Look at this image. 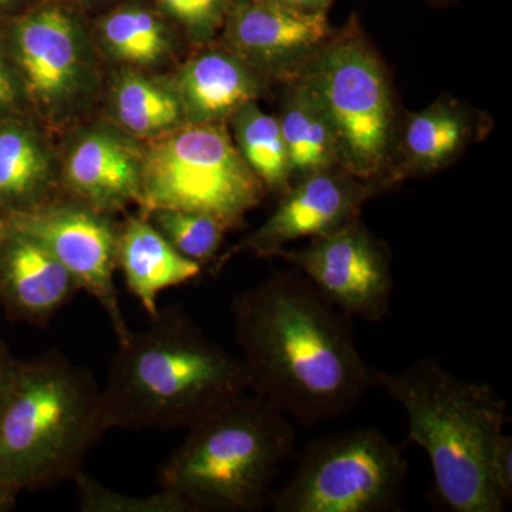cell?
<instances>
[{"instance_id":"2","label":"cell","mask_w":512,"mask_h":512,"mask_svg":"<svg viewBox=\"0 0 512 512\" xmlns=\"http://www.w3.org/2000/svg\"><path fill=\"white\" fill-rule=\"evenodd\" d=\"M232 355L177 306L117 343L104 389L109 429H190L248 393Z\"/></svg>"},{"instance_id":"31","label":"cell","mask_w":512,"mask_h":512,"mask_svg":"<svg viewBox=\"0 0 512 512\" xmlns=\"http://www.w3.org/2000/svg\"><path fill=\"white\" fill-rule=\"evenodd\" d=\"M16 495L18 493L15 490H12L8 485L0 483V512L8 511L15 505Z\"/></svg>"},{"instance_id":"17","label":"cell","mask_w":512,"mask_h":512,"mask_svg":"<svg viewBox=\"0 0 512 512\" xmlns=\"http://www.w3.org/2000/svg\"><path fill=\"white\" fill-rule=\"evenodd\" d=\"M117 268L128 291L151 318H156L158 296L200 278L204 268L175 251L151 225L146 215L128 218L119 228Z\"/></svg>"},{"instance_id":"34","label":"cell","mask_w":512,"mask_h":512,"mask_svg":"<svg viewBox=\"0 0 512 512\" xmlns=\"http://www.w3.org/2000/svg\"><path fill=\"white\" fill-rule=\"evenodd\" d=\"M429 2L437 3V5H441V3H448L451 0H429Z\"/></svg>"},{"instance_id":"1","label":"cell","mask_w":512,"mask_h":512,"mask_svg":"<svg viewBox=\"0 0 512 512\" xmlns=\"http://www.w3.org/2000/svg\"><path fill=\"white\" fill-rule=\"evenodd\" d=\"M231 312L249 392L301 426L338 419L375 386L352 319L299 272L238 293Z\"/></svg>"},{"instance_id":"19","label":"cell","mask_w":512,"mask_h":512,"mask_svg":"<svg viewBox=\"0 0 512 512\" xmlns=\"http://www.w3.org/2000/svg\"><path fill=\"white\" fill-rule=\"evenodd\" d=\"M288 83L278 120L288 150L292 180L340 168L338 140L319 97L302 77Z\"/></svg>"},{"instance_id":"4","label":"cell","mask_w":512,"mask_h":512,"mask_svg":"<svg viewBox=\"0 0 512 512\" xmlns=\"http://www.w3.org/2000/svg\"><path fill=\"white\" fill-rule=\"evenodd\" d=\"M107 430L89 370L56 350L19 360L0 407V483L19 494L73 480Z\"/></svg>"},{"instance_id":"15","label":"cell","mask_w":512,"mask_h":512,"mask_svg":"<svg viewBox=\"0 0 512 512\" xmlns=\"http://www.w3.org/2000/svg\"><path fill=\"white\" fill-rule=\"evenodd\" d=\"M143 150L110 127L83 131L63 165V184L73 201L113 214L140 204Z\"/></svg>"},{"instance_id":"18","label":"cell","mask_w":512,"mask_h":512,"mask_svg":"<svg viewBox=\"0 0 512 512\" xmlns=\"http://www.w3.org/2000/svg\"><path fill=\"white\" fill-rule=\"evenodd\" d=\"M56 165L45 138L18 114L0 119V215L29 214L55 201Z\"/></svg>"},{"instance_id":"32","label":"cell","mask_w":512,"mask_h":512,"mask_svg":"<svg viewBox=\"0 0 512 512\" xmlns=\"http://www.w3.org/2000/svg\"><path fill=\"white\" fill-rule=\"evenodd\" d=\"M5 225V218H3L2 215H0V238H2L3 231H5Z\"/></svg>"},{"instance_id":"11","label":"cell","mask_w":512,"mask_h":512,"mask_svg":"<svg viewBox=\"0 0 512 512\" xmlns=\"http://www.w3.org/2000/svg\"><path fill=\"white\" fill-rule=\"evenodd\" d=\"M39 239L106 313L117 343L131 332L121 311L114 274L119 227L110 214L82 202L55 200L29 214L5 218Z\"/></svg>"},{"instance_id":"21","label":"cell","mask_w":512,"mask_h":512,"mask_svg":"<svg viewBox=\"0 0 512 512\" xmlns=\"http://www.w3.org/2000/svg\"><path fill=\"white\" fill-rule=\"evenodd\" d=\"M114 117L131 136L157 138L187 124L174 80L126 70L111 87Z\"/></svg>"},{"instance_id":"6","label":"cell","mask_w":512,"mask_h":512,"mask_svg":"<svg viewBox=\"0 0 512 512\" xmlns=\"http://www.w3.org/2000/svg\"><path fill=\"white\" fill-rule=\"evenodd\" d=\"M266 191L239 153L227 123H187L143 148L141 212H198L232 229L261 204Z\"/></svg>"},{"instance_id":"5","label":"cell","mask_w":512,"mask_h":512,"mask_svg":"<svg viewBox=\"0 0 512 512\" xmlns=\"http://www.w3.org/2000/svg\"><path fill=\"white\" fill-rule=\"evenodd\" d=\"M291 420L248 392L188 429L158 473L192 512H255L271 504L279 467L295 450Z\"/></svg>"},{"instance_id":"14","label":"cell","mask_w":512,"mask_h":512,"mask_svg":"<svg viewBox=\"0 0 512 512\" xmlns=\"http://www.w3.org/2000/svg\"><path fill=\"white\" fill-rule=\"evenodd\" d=\"M5 222L0 238V303L12 319L47 326L80 286L39 239Z\"/></svg>"},{"instance_id":"16","label":"cell","mask_w":512,"mask_h":512,"mask_svg":"<svg viewBox=\"0 0 512 512\" xmlns=\"http://www.w3.org/2000/svg\"><path fill=\"white\" fill-rule=\"evenodd\" d=\"M266 79L222 47L192 57L174 83L188 124L227 123L261 97Z\"/></svg>"},{"instance_id":"33","label":"cell","mask_w":512,"mask_h":512,"mask_svg":"<svg viewBox=\"0 0 512 512\" xmlns=\"http://www.w3.org/2000/svg\"><path fill=\"white\" fill-rule=\"evenodd\" d=\"M13 2H15V0H0V8H5V6H8Z\"/></svg>"},{"instance_id":"28","label":"cell","mask_w":512,"mask_h":512,"mask_svg":"<svg viewBox=\"0 0 512 512\" xmlns=\"http://www.w3.org/2000/svg\"><path fill=\"white\" fill-rule=\"evenodd\" d=\"M491 477L495 490L507 507L512 500V437L501 434L491 458Z\"/></svg>"},{"instance_id":"13","label":"cell","mask_w":512,"mask_h":512,"mask_svg":"<svg viewBox=\"0 0 512 512\" xmlns=\"http://www.w3.org/2000/svg\"><path fill=\"white\" fill-rule=\"evenodd\" d=\"M335 30L325 13H305L275 0H237L224 22V47L268 79L301 76Z\"/></svg>"},{"instance_id":"3","label":"cell","mask_w":512,"mask_h":512,"mask_svg":"<svg viewBox=\"0 0 512 512\" xmlns=\"http://www.w3.org/2000/svg\"><path fill=\"white\" fill-rule=\"evenodd\" d=\"M373 382L406 410L409 439L429 456L434 487L446 507L505 510L491 458L510 414L490 384L460 379L431 357L399 373L373 369Z\"/></svg>"},{"instance_id":"27","label":"cell","mask_w":512,"mask_h":512,"mask_svg":"<svg viewBox=\"0 0 512 512\" xmlns=\"http://www.w3.org/2000/svg\"><path fill=\"white\" fill-rule=\"evenodd\" d=\"M25 101L22 83L0 36V119L18 114Z\"/></svg>"},{"instance_id":"8","label":"cell","mask_w":512,"mask_h":512,"mask_svg":"<svg viewBox=\"0 0 512 512\" xmlns=\"http://www.w3.org/2000/svg\"><path fill=\"white\" fill-rule=\"evenodd\" d=\"M407 461L377 429L357 427L306 448L272 495L275 512H393L402 508Z\"/></svg>"},{"instance_id":"23","label":"cell","mask_w":512,"mask_h":512,"mask_svg":"<svg viewBox=\"0 0 512 512\" xmlns=\"http://www.w3.org/2000/svg\"><path fill=\"white\" fill-rule=\"evenodd\" d=\"M100 36L107 53L128 66H156L171 52V39L164 23L143 8L111 13L101 22Z\"/></svg>"},{"instance_id":"29","label":"cell","mask_w":512,"mask_h":512,"mask_svg":"<svg viewBox=\"0 0 512 512\" xmlns=\"http://www.w3.org/2000/svg\"><path fill=\"white\" fill-rule=\"evenodd\" d=\"M18 359L12 356L5 343L0 342V407L8 393L10 383H12L13 375H15L16 367H18Z\"/></svg>"},{"instance_id":"7","label":"cell","mask_w":512,"mask_h":512,"mask_svg":"<svg viewBox=\"0 0 512 512\" xmlns=\"http://www.w3.org/2000/svg\"><path fill=\"white\" fill-rule=\"evenodd\" d=\"M299 77L328 113L338 140L340 168L375 183L392 154L394 104L386 70L356 15L332 33Z\"/></svg>"},{"instance_id":"20","label":"cell","mask_w":512,"mask_h":512,"mask_svg":"<svg viewBox=\"0 0 512 512\" xmlns=\"http://www.w3.org/2000/svg\"><path fill=\"white\" fill-rule=\"evenodd\" d=\"M474 124L454 101H437L407 120L400 138L402 174H431L450 164L470 143Z\"/></svg>"},{"instance_id":"30","label":"cell","mask_w":512,"mask_h":512,"mask_svg":"<svg viewBox=\"0 0 512 512\" xmlns=\"http://www.w3.org/2000/svg\"><path fill=\"white\" fill-rule=\"evenodd\" d=\"M275 2L299 10V12L325 13V15H328L333 0H275Z\"/></svg>"},{"instance_id":"12","label":"cell","mask_w":512,"mask_h":512,"mask_svg":"<svg viewBox=\"0 0 512 512\" xmlns=\"http://www.w3.org/2000/svg\"><path fill=\"white\" fill-rule=\"evenodd\" d=\"M376 188V183L359 180L342 168L298 178L281 194L271 217L222 255L215 269L241 252L269 258L299 239L322 237L343 227L359 218L360 208L376 194Z\"/></svg>"},{"instance_id":"26","label":"cell","mask_w":512,"mask_h":512,"mask_svg":"<svg viewBox=\"0 0 512 512\" xmlns=\"http://www.w3.org/2000/svg\"><path fill=\"white\" fill-rule=\"evenodd\" d=\"M197 42H210L224 26L231 0H160Z\"/></svg>"},{"instance_id":"22","label":"cell","mask_w":512,"mask_h":512,"mask_svg":"<svg viewBox=\"0 0 512 512\" xmlns=\"http://www.w3.org/2000/svg\"><path fill=\"white\" fill-rule=\"evenodd\" d=\"M231 124L232 138L245 163L266 190L284 194L293 180L279 120L252 101L231 117Z\"/></svg>"},{"instance_id":"9","label":"cell","mask_w":512,"mask_h":512,"mask_svg":"<svg viewBox=\"0 0 512 512\" xmlns=\"http://www.w3.org/2000/svg\"><path fill=\"white\" fill-rule=\"evenodd\" d=\"M2 40L26 101L46 116L60 119L92 89L89 46L63 9L49 6L12 20Z\"/></svg>"},{"instance_id":"25","label":"cell","mask_w":512,"mask_h":512,"mask_svg":"<svg viewBox=\"0 0 512 512\" xmlns=\"http://www.w3.org/2000/svg\"><path fill=\"white\" fill-rule=\"evenodd\" d=\"M82 512H192L183 498L160 488L158 493L131 495L113 490L80 470L73 477Z\"/></svg>"},{"instance_id":"10","label":"cell","mask_w":512,"mask_h":512,"mask_svg":"<svg viewBox=\"0 0 512 512\" xmlns=\"http://www.w3.org/2000/svg\"><path fill=\"white\" fill-rule=\"evenodd\" d=\"M276 256L350 319L379 322L389 312L394 289L390 254L359 218Z\"/></svg>"},{"instance_id":"24","label":"cell","mask_w":512,"mask_h":512,"mask_svg":"<svg viewBox=\"0 0 512 512\" xmlns=\"http://www.w3.org/2000/svg\"><path fill=\"white\" fill-rule=\"evenodd\" d=\"M141 214L146 215L175 251L202 268L218 258L229 231L217 218L198 212L158 208Z\"/></svg>"}]
</instances>
